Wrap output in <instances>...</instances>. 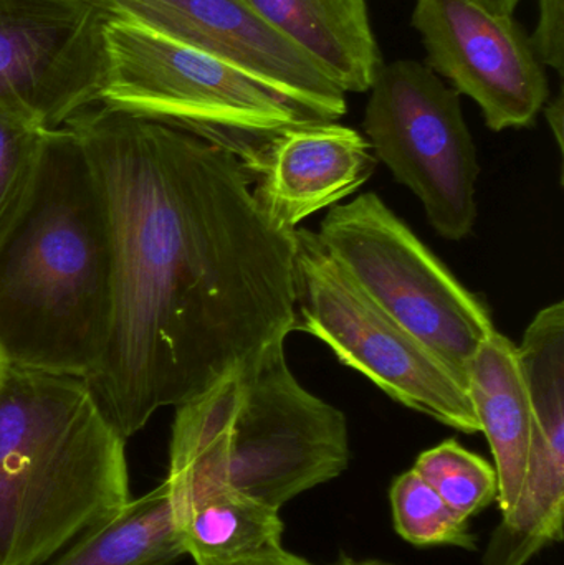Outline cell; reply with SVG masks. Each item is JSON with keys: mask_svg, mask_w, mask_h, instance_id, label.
Masks as SVG:
<instances>
[{"mask_svg": "<svg viewBox=\"0 0 564 565\" xmlns=\"http://www.w3.org/2000/svg\"><path fill=\"white\" fill-rule=\"evenodd\" d=\"M357 129L337 121L291 126L272 139L254 175V195L272 224L294 232L370 181L376 156Z\"/></svg>", "mask_w": 564, "mask_h": 565, "instance_id": "4fadbf2b", "label": "cell"}, {"mask_svg": "<svg viewBox=\"0 0 564 565\" xmlns=\"http://www.w3.org/2000/svg\"><path fill=\"white\" fill-rule=\"evenodd\" d=\"M6 364H7V362H6V361H3L2 355H0V379H2V375H3V369H6Z\"/></svg>", "mask_w": 564, "mask_h": 565, "instance_id": "484cf974", "label": "cell"}, {"mask_svg": "<svg viewBox=\"0 0 564 565\" xmlns=\"http://www.w3.org/2000/svg\"><path fill=\"white\" fill-rule=\"evenodd\" d=\"M546 119L552 126L553 135H555L556 142H558L560 151H563V118H564V103L563 95L560 93L545 109Z\"/></svg>", "mask_w": 564, "mask_h": 565, "instance_id": "603a6c76", "label": "cell"}, {"mask_svg": "<svg viewBox=\"0 0 564 565\" xmlns=\"http://www.w3.org/2000/svg\"><path fill=\"white\" fill-rule=\"evenodd\" d=\"M103 40L99 105L219 146L252 178L275 136L308 122L245 70L138 23L106 17Z\"/></svg>", "mask_w": 564, "mask_h": 565, "instance_id": "5b68a950", "label": "cell"}, {"mask_svg": "<svg viewBox=\"0 0 564 565\" xmlns=\"http://www.w3.org/2000/svg\"><path fill=\"white\" fill-rule=\"evenodd\" d=\"M321 245L354 282L467 385V367L497 331L492 315L376 194L328 211Z\"/></svg>", "mask_w": 564, "mask_h": 565, "instance_id": "8992f818", "label": "cell"}, {"mask_svg": "<svg viewBox=\"0 0 564 565\" xmlns=\"http://www.w3.org/2000/svg\"><path fill=\"white\" fill-rule=\"evenodd\" d=\"M426 65L482 109L492 131L532 126L549 102L545 66L510 13L477 0H416Z\"/></svg>", "mask_w": 564, "mask_h": 565, "instance_id": "30bf717a", "label": "cell"}, {"mask_svg": "<svg viewBox=\"0 0 564 565\" xmlns=\"http://www.w3.org/2000/svg\"><path fill=\"white\" fill-rule=\"evenodd\" d=\"M195 565H310L308 561L288 553L284 547L267 554V556L254 557V559L237 561V563H199Z\"/></svg>", "mask_w": 564, "mask_h": 565, "instance_id": "7402d4cb", "label": "cell"}, {"mask_svg": "<svg viewBox=\"0 0 564 565\" xmlns=\"http://www.w3.org/2000/svg\"><path fill=\"white\" fill-rule=\"evenodd\" d=\"M344 93H366L384 65L366 0H245Z\"/></svg>", "mask_w": 564, "mask_h": 565, "instance_id": "5bb4252c", "label": "cell"}, {"mask_svg": "<svg viewBox=\"0 0 564 565\" xmlns=\"http://www.w3.org/2000/svg\"><path fill=\"white\" fill-rule=\"evenodd\" d=\"M532 404V444L515 510L497 530L487 565H525L563 541L564 305L546 306L517 345Z\"/></svg>", "mask_w": 564, "mask_h": 565, "instance_id": "7c38bea8", "label": "cell"}, {"mask_svg": "<svg viewBox=\"0 0 564 565\" xmlns=\"http://www.w3.org/2000/svg\"><path fill=\"white\" fill-rule=\"evenodd\" d=\"M467 392L496 460L502 518L515 510L532 444V404L517 345L493 332L467 367Z\"/></svg>", "mask_w": 564, "mask_h": 565, "instance_id": "9a60e30c", "label": "cell"}, {"mask_svg": "<svg viewBox=\"0 0 564 565\" xmlns=\"http://www.w3.org/2000/svg\"><path fill=\"white\" fill-rule=\"evenodd\" d=\"M184 554L174 498L164 480L76 537L49 565H171Z\"/></svg>", "mask_w": 564, "mask_h": 565, "instance_id": "e0dca14e", "label": "cell"}, {"mask_svg": "<svg viewBox=\"0 0 564 565\" xmlns=\"http://www.w3.org/2000/svg\"><path fill=\"white\" fill-rule=\"evenodd\" d=\"M185 553L199 563H237L281 550L280 511L227 488L174 500Z\"/></svg>", "mask_w": 564, "mask_h": 565, "instance_id": "2e32d148", "label": "cell"}, {"mask_svg": "<svg viewBox=\"0 0 564 565\" xmlns=\"http://www.w3.org/2000/svg\"><path fill=\"white\" fill-rule=\"evenodd\" d=\"M294 237L297 331L320 339L400 404L462 434H480L467 385L446 362L386 315L317 234L295 228Z\"/></svg>", "mask_w": 564, "mask_h": 565, "instance_id": "52a82bcc", "label": "cell"}, {"mask_svg": "<svg viewBox=\"0 0 564 565\" xmlns=\"http://www.w3.org/2000/svg\"><path fill=\"white\" fill-rule=\"evenodd\" d=\"M66 128L108 212L111 321L89 388L123 438L297 331L294 232L232 152L96 105Z\"/></svg>", "mask_w": 564, "mask_h": 565, "instance_id": "6da1fadb", "label": "cell"}, {"mask_svg": "<svg viewBox=\"0 0 564 565\" xmlns=\"http://www.w3.org/2000/svg\"><path fill=\"white\" fill-rule=\"evenodd\" d=\"M49 129L0 108V242L29 201Z\"/></svg>", "mask_w": 564, "mask_h": 565, "instance_id": "ffe728a7", "label": "cell"}, {"mask_svg": "<svg viewBox=\"0 0 564 565\" xmlns=\"http://www.w3.org/2000/svg\"><path fill=\"white\" fill-rule=\"evenodd\" d=\"M313 565V564H310ZM337 565H391L386 563H381V561H354L350 559V557H343Z\"/></svg>", "mask_w": 564, "mask_h": 565, "instance_id": "d4e9b609", "label": "cell"}, {"mask_svg": "<svg viewBox=\"0 0 564 565\" xmlns=\"http://www.w3.org/2000/svg\"><path fill=\"white\" fill-rule=\"evenodd\" d=\"M390 498L394 527L407 543L419 547L477 550L469 520L457 514L417 471L409 470L397 477Z\"/></svg>", "mask_w": 564, "mask_h": 565, "instance_id": "ac0fdd59", "label": "cell"}, {"mask_svg": "<svg viewBox=\"0 0 564 565\" xmlns=\"http://www.w3.org/2000/svg\"><path fill=\"white\" fill-rule=\"evenodd\" d=\"M364 111L376 159L419 198L440 237L459 242L477 221V149L460 95L426 63L381 66Z\"/></svg>", "mask_w": 564, "mask_h": 565, "instance_id": "ba28073f", "label": "cell"}, {"mask_svg": "<svg viewBox=\"0 0 564 565\" xmlns=\"http://www.w3.org/2000/svg\"><path fill=\"white\" fill-rule=\"evenodd\" d=\"M413 470L466 520L499 498L496 467L457 440L443 441L421 454Z\"/></svg>", "mask_w": 564, "mask_h": 565, "instance_id": "d6986e66", "label": "cell"}, {"mask_svg": "<svg viewBox=\"0 0 564 565\" xmlns=\"http://www.w3.org/2000/svg\"><path fill=\"white\" fill-rule=\"evenodd\" d=\"M105 22L88 0H0V108L56 129L96 105Z\"/></svg>", "mask_w": 564, "mask_h": 565, "instance_id": "9c48e42d", "label": "cell"}, {"mask_svg": "<svg viewBox=\"0 0 564 565\" xmlns=\"http://www.w3.org/2000/svg\"><path fill=\"white\" fill-rule=\"evenodd\" d=\"M111 19L138 23L251 73L308 122L347 115V93L245 0H88Z\"/></svg>", "mask_w": 564, "mask_h": 565, "instance_id": "8fae6325", "label": "cell"}, {"mask_svg": "<svg viewBox=\"0 0 564 565\" xmlns=\"http://www.w3.org/2000/svg\"><path fill=\"white\" fill-rule=\"evenodd\" d=\"M126 438L85 379L6 364L0 565H43L129 498Z\"/></svg>", "mask_w": 564, "mask_h": 565, "instance_id": "3957f363", "label": "cell"}, {"mask_svg": "<svg viewBox=\"0 0 564 565\" xmlns=\"http://www.w3.org/2000/svg\"><path fill=\"white\" fill-rule=\"evenodd\" d=\"M477 2L483 3V6L496 10V12L510 13V15H513L520 0H477Z\"/></svg>", "mask_w": 564, "mask_h": 565, "instance_id": "cb8c5ba5", "label": "cell"}, {"mask_svg": "<svg viewBox=\"0 0 564 565\" xmlns=\"http://www.w3.org/2000/svg\"><path fill=\"white\" fill-rule=\"evenodd\" d=\"M108 212L82 142L49 129L25 207L0 242V355L88 381L111 321Z\"/></svg>", "mask_w": 564, "mask_h": 565, "instance_id": "7a4b0ae2", "label": "cell"}, {"mask_svg": "<svg viewBox=\"0 0 564 565\" xmlns=\"http://www.w3.org/2000/svg\"><path fill=\"white\" fill-rule=\"evenodd\" d=\"M540 17L530 35L536 58L543 66L564 72V0H539Z\"/></svg>", "mask_w": 564, "mask_h": 565, "instance_id": "44dd1931", "label": "cell"}, {"mask_svg": "<svg viewBox=\"0 0 564 565\" xmlns=\"http://www.w3.org/2000/svg\"><path fill=\"white\" fill-rule=\"evenodd\" d=\"M175 408L166 478L174 500L227 488L280 511L350 465L347 417L295 379L285 339Z\"/></svg>", "mask_w": 564, "mask_h": 565, "instance_id": "277c9868", "label": "cell"}]
</instances>
